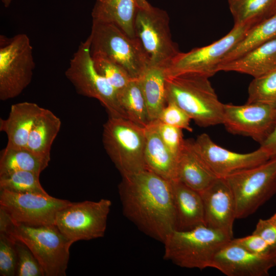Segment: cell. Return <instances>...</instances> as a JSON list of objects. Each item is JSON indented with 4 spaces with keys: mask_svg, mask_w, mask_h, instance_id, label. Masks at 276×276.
I'll list each match as a JSON object with an SVG mask.
<instances>
[{
    "mask_svg": "<svg viewBox=\"0 0 276 276\" xmlns=\"http://www.w3.org/2000/svg\"><path fill=\"white\" fill-rule=\"evenodd\" d=\"M231 239L223 233L204 225L188 231L174 230L163 243V258L181 267L202 270L210 267L215 252Z\"/></svg>",
    "mask_w": 276,
    "mask_h": 276,
    "instance_id": "5b68a950",
    "label": "cell"
},
{
    "mask_svg": "<svg viewBox=\"0 0 276 276\" xmlns=\"http://www.w3.org/2000/svg\"><path fill=\"white\" fill-rule=\"evenodd\" d=\"M0 191V210L13 223L28 226L55 224L57 212L71 203L49 194Z\"/></svg>",
    "mask_w": 276,
    "mask_h": 276,
    "instance_id": "4fadbf2b",
    "label": "cell"
},
{
    "mask_svg": "<svg viewBox=\"0 0 276 276\" xmlns=\"http://www.w3.org/2000/svg\"><path fill=\"white\" fill-rule=\"evenodd\" d=\"M35 64L28 35H0V99L14 98L30 84Z\"/></svg>",
    "mask_w": 276,
    "mask_h": 276,
    "instance_id": "ba28073f",
    "label": "cell"
},
{
    "mask_svg": "<svg viewBox=\"0 0 276 276\" xmlns=\"http://www.w3.org/2000/svg\"><path fill=\"white\" fill-rule=\"evenodd\" d=\"M260 145V148L265 151L270 158L276 157V124L268 136Z\"/></svg>",
    "mask_w": 276,
    "mask_h": 276,
    "instance_id": "f35d334b",
    "label": "cell"
},
{
    "mask_svg": "<svg viewBox=\"0 0 276 276\" xmlns=\"http://www.w3.org/2000/svg\"><path fill=\"white\" fill-rule=\"evenodd\" d=\"M217 178L196 150L194 140H185L177 157L176 180L200 192Z\"/></svg>",
    "mask_w": 276,
    "mask_h": 276,
    "instance_id": "d6986e66",
    "label": "cell"
},
{
    "mask_svg": "<svg viewBox=\"0 0 276 276\" xmlns=\"http://www.w3.org/2000/svg\"><path fill=\"white\" fill-rule=\"evenodd\" d=\"M275 38L276 13L252 27L245 36L225 56L221 64L236 59Z\"/></svg>",
    "mask_w": 276,
    "mask_h": 276,
    "instance_id": "4316f807",
    "label": "cell"
},
{
    "mask_svg": "<svg viewBox=\"0 0 276 276\" xmlns=\"http://www.w3.org/2000/svg\"><path fill=\"white\" fill-rule=\"evenodd\" d=\"M118 192L123 214L145 235L163 243L176 230L171 181L145 170L122 177Z\"/></svg>",
    "mask_w": 276,
    "mask_h": 276,
    "instance_id": "6da1fadb",
    "label": "cell"
},
{
    "mask_svg": "<svg viewBox=\"0 0 276 276\" xmlns=\"http://www.w3.org/2000/svg\"><path fill=\"white\" fill-rule=\"evenodd\" d=\"M17 252V276H43L45 273L41 265L29 248L16 240Z\"/></svg>",
    "mask_w": 276,
    "mask_h": 276,
    "instance_id": "836d02e7",
    "label": "cell"
},
{
    "mask_svg": "<svg viewBox=\"0 0 276 276\" xmlns=\"http://www.w3.org/2000/svg\"><path fill=\"white\" fill-rule=\"evenodd\" d=\"M102 142L122 177L146 170L145 127L125 118L108 116L103 125Z\"/></svg>",
    "mask_w": 276,
    "mask_h": 276,
    "instance_id": "8992f818",
    "label": "cell"
},
{
    "mask_svg": "<svg viewBox=\"0 0 276 276\" xmlns=\"http://www.w3.org/2000/svg\"><path fill=\"white\" fill-rule=\"evenodd\" d=\"M191 119L180 107L173 103H167L156 120L164 124L192 132Z\"/></svg>",
    "mask_w": 276,
    "mask_h": 276,
    "instance_id": "d590c367",
    "label": "cell"
},
{
    "mask_svg": "<svg viewBox=\"0 0 276 276\" xmlns=\"http://www.w3.org/2000/svg\"><path fill=\"white\" fill-rule=\"evenodd\" d=\"M50 159L26 147L6 146L1 152L0 175L16 171H29L40 174L48 166Z\"/></svg>",
    "mask_w": 276,
    "mask_h": 276,
    "instance_id": "484cf974",
    "label": "cell"
},
{
    "mask_svg": "<svg viewBox=\"0 0 276 276\" xmlns=\"http://www.w3.org/2000/svg\"><path fill=\"white\" fill-rule=\"evenodd\" d=\"M166 101L183 110L199 126L222 124L224 105L219 100L209 78L183 73L166 76Z\"/></svg>",
    "mask_w": 276,
    "mask_h": 276,
    "instance_id": "7a4b0ae2",
    "label": "cell"
},
{
    "mask_svg": "<svg viewBox=\"0 0 276 276\" xmlns=\"http://www.w3.org/2000/svg\"><path fill=\"white\" fill-rule=\"evenodd\" d=\"M269 219L271 222L276 225V213L269 218Z\"/></svg>",
    "mask_w": 276,
    "mask_h": 276,
    "instance_id": "b9f144b4",
    "label": "cell"
},
{
    "mask_svg": "<svg viewBox=\"0 0 276 276\" xmlns=\"http://www.w3.org/2000/svg\"><path fill=\"white\" fill-rule=\"evenodd\" d=\"M167 12L150 4L138 7L134 23L136 37L150 59L151 66L166 68L180 52L172 40Z\"/></svg>",
    "mask_w": 276,
    "mask_h": 276,
    "instance_id": "30bf717a",
    "label": "cell"
},
{
    "mask_svg": "<svg viewBox=\"0 0 276 276\" xmlns=\"http://www.w3.org/2000/svg\"><path fill=\"white\" fill-rule=\"evenodd\" d=\"M232 240L252 254L265 256H276V250L270 246L258 235L252 233L251 235L232 239Z\"/></svg>",
    "mask_w": 276,
    "mask_h": 276,
    "instance_id": "8d00e7d4",
    "label": "cell"
},
{
    "mask_svg": "<svg viewBox=\"0 0 276 276\" xmlns=\"http://www.w3.org/2000/svg\"><path fill=\"white\" fill-rule=\"evenodd\" d=\"M145 128L144 160L146 170L168 180H176L177 158L164 144L152 122Z\"/></svg>",
    "mask_w": 276,
    "mask_h": 276,
    "instance_id": "44dd1931",
    "label": "cell"
},
{
    "mask_svg": "<svg viewBox=\"0 0 276 276\" xmlns=\"http://www.w3.org/2000/svg\"><path fill=\"white\" fill-rule=\"evenodd\" d=\"M194 146L213 173L225 178L238 171L262 164L270 158L262 148L247 153L232 151L216 144L206 133L199 135Z\"/></svg>",
    "mask_w": 276,
    "mask_h": 276,
    "instance_id": "9a60e30c",
    "label": "cell"
},
{
    "mask_svg": "<svg viewBox=\"0 0 276 276\" xmlns=\"http://www.w3.org/2000/svg\"><path fill=\"white\" fill-rule=\"evenodd\" d=\"M252 233L259 236L270 246L276 250V225L269 219H260Z\"/></svg>",
    "mask_w": 276,
    "mask_h": 276,
    "instance_id": "74e56055",
    "label": "cell"
},
{
    "mask_svg": "<svg viewBox=\"0 0 276 276\" xmlns=\"http://www.w3.org/2000/svg\"><path fill=\"white\" fill-rule=\"evenodd\" d=\"M222 124L229 133L250 137L260 144L276 124V107L258 102L224 104Z\"/></svg>",
    "mask_w": 276,
    "mask_h": 276,
    "instance_id": "5bb4252c",
    "label": "cell"
},
{
    "mask_svg": "<svg viewBox=\"0 0 276 276\" xmlns=\"http://www.w3.org/2000/svg\"><path fill=\"white\" fill-rule=\"evenodd\" d=\"M276 13V7H275V10H274V13Z\"/></svg>",
    "mask_w": 276,
    "mask_h": 276,
    "instance_id": "7bdbcfd3",
    "label": "cell"
},
{
    "mask_svg": "<svg viewBox=\"0 0 276 276\" xmlns=\"http://www.w3.org/2000/svg\"><path fill=\"white\" fill-rule=\"evenodd\" d=\"M234 25H255L274 13L276 0H227Z\"/></svg>",
    "mask_w": 276,
    "mask_h": 276,
    "instance_id": "83f0119b",
    "label": "cell"
},
{
    "mask_svg": "<svg viewBox=\"0 0 276 276\" xmlns=\"http://www.w3.org/2000/svg\"><path fill=\"white\" fill-rule=\"evenodd\" d=\"M257 102L276 107V68L250 83L247 103Z\"/></svg>",
    "mask_w": 276,
    "mask_h": 276,
    "instance_id": "4dcf8cb0",
    "label": "cell"
},
{
    "mask_svg": "<svg viewBox=\"0 0 276 276\" xmlns=\"http://www.w3.org/2000/svg\"><path fill=\"white\" fill-rule=\"evenodd\" d=\"M224 178L234 197L236 219L246 218L276 193V157Z\"/></svg>",
    "mask_w": 276,
    "mask_h": 276,
    "instance_id": "52a82bcc",
    "label": "cell"
},
{
    "mask_svg": "<svg viewBox=\"0 0 276 276\" xmlns=\"http://www.w3.org/2000/svg\"><path fill=\"white\" fill-rule=\"evenodd\" d=\"M88 38L91 56L120 65L133 79L140 78L151 65L139 39L131 37L114 24L92 20Z\"/></svg>",
    "mask_w": 276,
    "mask_h": 276,
    "instance_id": "277c9868",
    "label": "cell"
},
{
    "mask_svg": "<svg viewBox=\"0 0 276 276\" xmlns=\"http://www.w3.org/2000/svg\"><path fill=\"white\" fill-rule=\"evenodd\" d=\"M39 173L29 171H16L0 175V190L21 193L47 195L41 186Z\"/></svg>",
    "mask_w": 276,
    "mask_h": 276,
    "instance_id": "f546056e",
    "label": "cell"
},
{
    "mask_svg": "<svg viewBox=\"0 0 276 276\" xmlns=\"http://www.w3.org/2000/svg\"><path fill=\"white\" fill-rule=\"evenodd\" d=\"M138 7L136 0H96L91 11L92 20L114 24L135 38L134 23Z\"/></svg>",
    "mask_w": 276,
    "mask_h": 276,
    "instance_id": "603a6c76",
    "label": "cell"
},
{
    "mask_svg": "<svg viewBox=\"0 0 276 276\" xmlns=\"http://www.w3.org/2000/svg\"><path fill=\"white\" fill-rule=\"evenodd\" d=\"M203 208L204 225L233 237L236 205L232 192L224 178H217L200 192Z\"/></svg>",
    "mask_w": 276,
    "mask_h": 276,
    "instance_id": "e0dca14e",
    "label": "cell"
},
{
    "mask_svg": "<svg viewBox=\"0 0 276 276\" xmlns=\"http://www.w3.org/2000/svg\"><path fill=\"white\" fill-rule=\"evenodd\" d=\"M91 58L97 72L106 79L117 95L133 79L123 68L111 61L99 56Z\"/></svg>",
    "mask_w": 276,
    "mask_h": 276,
    "instance_id": "1f68e13d",
    "label": "cell"
},
{
    "mask_svg": "<svg viewBox=\"0 0 276 276\" xmlns=\"http://www.w3.org/2000/svg\"><path fill=\"white\" fill-rule=\"evenodd\" d=\"M161 139L169 150L177 158L185 143L182 129L158 120L152 121Z\"/></svg>",
    "mask_w": 276,
    "mask_h": 276,
    "instance_id": "e575fe53",
    "label": "cell"
},
{
    "mask_svg": "<svg viewBox=\"0 0 276 276\" xmlns=\"http://www.w3.org/2000/svg\"><path fill=\"white\" fill-rule=\"evenodd\" d=\"M171 182L176 230L188 231L204 225V208L200 193L178 180Z\"/></svg>",
    "mask_w": 276,
    "mask_h": 276,
    "instance_id": "ffe728a7",
    "label": "cell"
},
{
    "mask_svg": "<svg viewBox=\"0 0 276 276\" xmlns=\"http://www.w3.org/2000/svg\"><path fill=\"white\" fill-rule=\"evenodd\" d=\"M117 96L128 120L143 127L149 124L147 105L139 79H132Z\"/></svg>",
    "mask_w": 276,
    "mask_h": 276,
    "instance_id": "f1b7e54d",
    "label": "cell"
},
{
    "mask_svg": "<svg viewBox=\"0 0 276 276\" xmlns=\"http://www.w3.org/2000/svg\"><path fill=\"white\" fill-rule=\"evenodd\" d=\"M254 26L234 25L227 34L212 43L187 53L180 52L165 68L166 76L193 73L212 77L219 72L225 56Z\"/></svg>",
    "mask_w": 276,
    "mask_h": 276,
    "instance_id": "7c38bea8",
    "label": "cell"
},
{
    "mask_svg": "<svg viewBox=\"0 0 276 276\" xmlns=\"http://www.w3.org/2000/svg\"><path fill=\"white\" fill-rule=\"evenodd\" d=\"M90 44L88 37L81 42L70 60L65 76L78 94L97 99L105 107L108 116L127 119L116 91L95 68Z\"/></svg>",
    "mask_w": 276,
    "mask_h": 276,
    "instance_id": "9c48e42d",
    "label": "cell"
},
{
    "mask_svg": "<svg viewBox=\"0 0 276 276\" xmlns=\"http://www.w3.org/2000/svg\"><path fill=\"white\" fill-rule=\"evenodd\" d=\"M165 68L150 66L139 78L150 122L157 119L167 104Z\"/></svg>",
    "mask_w": 276,
    "mask_h": 276,
    "instance_id": "cb8c5ba5",
    "label": "cell"
},
{
    "mask_svg": "<svg viewBox=\"0 0 276 276\" xmlns=\"http://www.w3.org/2000/svg\"><path fill=\"white\" fill-rule=\"evenodd\" d=\"M16 240L4 231H0V275L14 276L16 274Z\"/></svg>",
    "mask_w": 276,
    "mask_h": 276,
    "instance_id": "d6a6232c",
    "label": "cell"
},
{
    "mask_svg": "<svg viewBox=\"0 0 276 276\" xmlns=\"http://www.w3.org/2000/svg\"><path fill=\"white\" fill-rule=\"evenodd\" d=\"M139 7H145L149 4L146 0H136Z\"/></svg>",
    "mask_w": 276,
    "mask_h": 276,
    "instance_id": "ab89813d",
    "label": "cell"
},
{
    "mask_svg": "<svg viewBox=\"0 0 276 276\" xmlns=\"http://www.w3.org/2000/svg\"><path fill=\"white\" fill-rule=\"evenodd\" d=\"M44 109L33 102L13 104L7 118L0 119V131L8 138L6 146L26 147L32 128Z\"/></svg>",
    "mask_w": 276,
    "mask_h": 276,
    "instance_id": "ac0fdd59",
    "label": "cell"
},
{
    "mask_svg": "<svg viewBox=\"0 0 276 276\" xmlns=\"http://www.w3.org/2000/svg\"><path fill=\"white\" fill-rule=\"evenodd\" d=\"M0 231L26 245L47 276H65L72 244L55 224L32 226L13 223L0 210Z\"/></svg>",
    "mask_w": 276,
    "mask_h": 276,
    "instance_id": "3957f363",
    "label": "cell"
},
{
    "mask_svg": "<svg viewBox=\"0 0 276 276\" xmlns=\"http://www.w3.org/2000/svg\"><path fill=\"white\" fill-rule=\"evenodd\" d=\"M111 202L98 201L72 202L59 211L55 224L72 245L80 240H90L104 236Z\"/></svg>",
    "mask_w": 276,
    "mask_h": 276,
    "instance_id": "8fae6325",
    "label": "cell"
},
{
    "mask_svg": "<svg viewBox=\"0 0 276 276\" xmlns=\"http://www.w3.org/2000/svg\"><path fill=\"white\" fill-rule=\"evenodd\" d=\"M11 1L12 0H2V2L5 7H8L11 3Z\"/></svg>",
    "mask_w": 276,
    "mask_h": 276,
    "instance_id": "60d3db41",
    "label": "cell"
},
{
    "mask_svg": "<svg viewBox=\"0 0 276 276\" xmlns=\"http://www.w3.org/2000/svg\"><path fill=\"white\" fill-rule=\"evenodd\" d=\"M61 125L60 119L51 110L44 108L32 128L26 148L39 155L51 158V147Z\"/></svg>",
    "mask_w": 276,
    "mask_h": 276,
    "instance_id": "d4e9b609",
    "label": "cell"
},
{
    "mask_svg": "<svg viewBox=\"0 0 276 276\" xmlns=\"http://www.w3.org/2000/svg\"><path fill=\"white\" fill-rule=\"evenodd\" d=\"M276 68V38L238 58L221 64L219 71L236 72L257 78Z\"/></svg>",
    "mask_w": 276,
    "mask_h": 276,
    "instance_id": "7402d4cb",
    "label": "cell"
},
{
    "mask_svg": "<svg viewBox=\"0 0 276 276\" xmlns=\"http://www.w3.org/2000/svg\"><path fill=\"white\" fill-rule=\"evenodd\" d=\"M230 240L214 254L210 267L227 276H267L276 266V256L250 252Z\"/></svg>",
    "mask_w": 276,
    "mask_h": 276,
    "instance_id": "2e32d148",
    "label": "cell"
}]
</instances>
